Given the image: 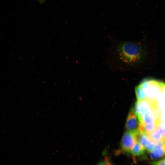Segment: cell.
Here are the masks:
<instances>
[{"label": "cell", "instance_id": "cell-1", "mask_svg": "<svg viewBox=\"0 0 165 165\" xmlns=\"http://www.w3.org/2000/svg\"><path fill=\"white\" fill-rule=\"evenodd\" d=\"M142 54L141 48L136 44L114 42L110 47L108 62L114 69L119 63L130 64L137 62L141 58Z\"/></svg>", "mask_w": 165, "mask_h": 165}, {"label": "cell", "instance_id": "cell-2", "mask_svg": "<svg viewBox=\"0 0 165 165\" xmlns=\"http://www.w3.org/2000/svg\"><path fill=\"white\" fill-rule=\"evenodd\" d=\"M163 82L153 79H146L139 84L147 98L156 100L158 95L162 92Z\"/></svg>", "mask_w": 165, "mask_h": 165}, {"label": "cell", "instance_id": "cell-3", "mask_svg": "<svg viewBox=\"0 0 165 165\" xmlns=\"http://www.w3.org/2000/svg\"><path fill=\"white\" fill-rule=\"evenodd\" d=\"M158 102L156 100L148 98L137 101L135 104L134 110L140 123L144 115L152 108L158 106Z\"/></svg>", "mask_w": 165, "mask_h": 165}, {"label": "cell", "instance_id": "cell-4", "mask_svg": "<svg viewBox=\"0 0 165 165\" xmlns=\"http://www.w3.org/2000/svg\"><path fill=\"white\" fill-rule=\"evenodd\" d=\"M138 142L135 134L126 131L123 134L121 142L120 147L122 152L130 154L133 148Z\"/></svg>", "mask_w": 165, "mask_h": 165}, {"label": "cell", "instance_id": "cell-5", "mask_svg": "<svg viewBox=\"0 0 165 165\" xmlns=\"http://www.w3.org/2000/svg\"><path fill=\"white\" fill-rule=\"evenodd\" d=\"M140 123L134 108L133 107L131 108L128 113L126 121L125 128L127 131L136 134L140 130Z\"/></svg>", "mask_w": 165, "mask_h": 165}, {"label": "cell", "instance_id": "cell-6", "mask_svg": "<svg viewBox=\"0 0 165 165\" xmlns=\"http://www.w3.org/2000/svg\"><path fill=\"white\" fill-rule=\"evenodd\" d=\"M160 116L161 112L158 106L154 107L144 115L141 123L147 124L161 121Z\"/></svg>", "mask_w": 165, "mask_h": 165}, {"label": "cell", "instance_id": "cell-7", "mask_svg": "<svg viewBox=\"0 0 165 165\" xmlns=\"http://www.w3.org/2000/svg\"><path fill=\"white\" fill-rule=\"evenodd\" d=\"M154 149L149 152V156L152 160L160 159L165 156V143L162 141L155 143Z\"/></svg>", "mask_w": 165, "mask_h": 165}, {"label": "cell", "instance_id": "cell-8", "mask_svg": "<svg viewBox=\"0 0 165 165\" xmlns=\"http://www.w3.org/2000/svg\"><path fill=\"white\" fill-rule=\"evenodd\" d=\"M161 121L155 122L147 124H144L140 123L139 130L144 132L148 135L155 130L161 124Z\"/></svg>", "mask_w": 165, "mask_h": 165}, {"label": "cell", "instance_id": "cell-9", "mask_svg": "<svg viewBox=\"0 0 165 165\" xmlns=\"http://www.w3.org/2000/svg\"><path fill=\"white\" fill-rule=\"evenodd\" d=\"M148 135L149 138L155 143L162 141L164 136L161 125L155 130Z\"/></svg>", "mask_w": 165, "mask_h": 165}, {"label": "cell", "instance_id": "cell-10", "mask_svg": "<svg viewBox=\"0 0 165 165\" xmlns=\"http://www.w3.org/2000/svg\"><path fill=\"white\" fill-rule=\"evenodd\" d=\"M145 148L137 142L132 149L130 154L134 156H138L144 155L145 152Z\"/></svg>", "mask_w": 165, "mask_h": 165}, {"label": "cell", "instance_id": "cell-11", "mask_svg": "<svg viewBox=\"0 0 165 165\" xmlns=\"http://www.w3.org/2000/svg\"><path fill=\"white\" fill-rule=\"evenodd\" d=\"M138 142L144 148L146 142L149 139L148 135L144 132L140 130L135 134Z\"/></svg>", "mask_w": 165, "mask_h": 165}, {"label": "cell", "instance_id": "cell-12", "mask_svg": "<svg viewBox=\"0 0 165 165\" xmlns=\"http://www.w3.org/2000/svg\"><path fill=\"white\" fill-rule=\"evenodd\" d=\"M135 92L138 101H141L147 98L145 94L139 85L135 87Z\"/></svg>", "mask_w": 165, "mask_h": 165}, {"label": "cell", "instance_id": "cell-13", "mask_svg": "<svg viewBox=\"0 0 165 165\" xmlns=\"http://www.w3.org/2000/svg\"><path fill=\"white\" fill-rule=\"evenodd\" d=\"M156 146L155 143L149 138L145 145V148L146 151L150 152L154 149Z\"/></svg>", "mask_w": 165, "mask_h": 165}, {"label": "cell", "instance_id": "cell-14", "mask_svg": "<svg viewBox=\"0 0 165 165\" xmlns=\"http://www.w3.org/2000/svg\"><path fill=\"white\" fill-rule=\"evenodd\" d=\"M151 165H165V158L159 160L150 162Z\"/></svg>", "mask_w": 165, "mask_h": 165}, {"label": "cell", "instance_id": "cell-15", "mask_svg": "<svg viewBox=\"0 0 165 165\" xmlns=\"http://www.w3.org/2000/svg\"><path fill=\"white\" fill-rule=\"evenodd\" d=\"M162 92L165 96V83L164 82L162 87Z\"/></svg>", "mask_w": 165, "mask_h": 165}, {"label": "cell", "instance_id": "cell-16", "mask_svg": "<svg viewBox=\"0 0 165 165\" xmlns=\"http://www.w3.org/2000/svg\"><path fill=\"white\" fill-rule=\"evenodd\" d=\"M97 165H107L105 162H101Z\"/></svg>", "mask_w": 165, "mask_h": 165}, {"label": "cell", "instance_id": "cell-17", "mask_svg": "<svg viewBox=\"0 0 165 165\" xmlns=\"http://www.w3.org/2000/svg\"><path fill=\"white\" fill-rule=\"evenodd\" d=\"M40 2H43L45 0H38Z\"/></svg>", "mask_w": 165, "mask_h": 165}]
</instances>
